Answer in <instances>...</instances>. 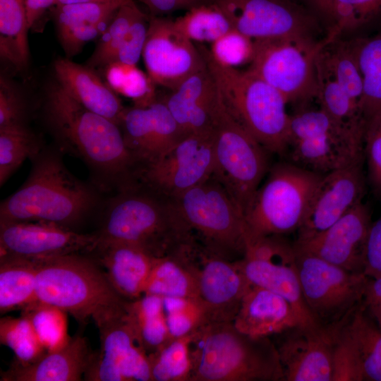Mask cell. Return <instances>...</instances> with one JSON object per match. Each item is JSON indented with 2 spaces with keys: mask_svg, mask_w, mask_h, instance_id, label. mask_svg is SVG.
Segmentation results:
<instances>
[{
  "mask_svg": "<svg viewBox=\"0 0 381 381\" xmlns=\"http://www.w3.org/2000/svg\"><path fill=\"white\" fill-rule=\"evenodd\" d=\"M45 114L62 147L87 165L100 186L118 191L137 183L139 165L118 123L85 108L57 82L47 90Z\"/></svg>",
  "mask_w": 381,
  "mask_h": 381,
  "instance_id": "6da1fadb",
  "label": "cell"
},
{
  "mask_svg": "<svg viewBox=\"0 0 381 381\" xmlns=\"http://www.w3.org/2000/svg\"><path fill=\"white\" fill-rule=\"evenodd\" d=\"M97 243L138 247L155 258L195 253L200 246L175 198L136 183L108 202Z\"/></svg>",
  "mask_w": 381,
  "mask_h": 381,
  "instance_id": "7a4b0ae2",
  "label": "cell"
},
{
  "mask_svg": "<svg viewBox=\"0 0 381 381\" xmlns=\"http://www.w3.org/2000/svg\"><path fill=\"white\" fill-rule=\"evenodd\" d=\"M32 160L26 181L1 202L0 222H43L74 229L96 207L95 191L54 151L42 150Z\"/></svg>",
  "mask_w": 381,
  "mask_h": 381,
  "instance_id": "3957f363",
  "label": "cell"
},
{
  "mask_svg": "<svg viewBox=\"0 0 381 381\" xmlns=\"http://www.w3.org/2000/svg\"><path fill=\"white\" fill-rule=\"evenodd\" d=\"M190 381H284L270 337L238 331L233 322L208 323L193 333Z\"/></svg>",
  "mask_w": 381,
  "mask_h": 381,
  "instance_id": "277c9868",
  "label": "cell"
},
{
  "mask_svg": "<svg viewBox=\"0 0 381 381\" xmlns=\"http://www.w3.org/2000/svg\"><path fill=\"white\" fill-rule=\"evenodd\" d=\"M229 114L269 152L284 156L290 115L283 95L250 69L226 67L195 43Z\"/></svg>",
  "mask_w": 381,
  "mask_h": 381,
  "instance_id": "5b68a950",
  "label": "cell"
},
{
  "mask_svg": "<svg viewBox=\"0 0 381 381\" xmlns=\"http://www.w3.org/2000/svg\"><path fill=\"white\" fill-rule=\"evenodd\" d=\"M73 253L37 260V302L85 323L97 313L123 305L104 272L91 256Z\"/></svg>",
  "mask_w": 381,
  "mask_h": 381,
  "instance_id": "8992f818",
  "label": "cell"
},
{
  "mask_svg": "<svg viewBox=\"0 0 381 381\" xmlns=\"http://www.w3.org/2000/svg\"><path fill=\"white\" fill-rule=\"evenodd\" d=\"M322 176L288 161L270 167L244 215L246 242L298 231Z\"/></svg>",
  "mask_w": 381,
  "mask_h": 381,
  "instance_id": "52a82bcc",
  "label": "cell"
},
{
  "mask_svg": "<svg viewBox=\"0 0 381 381\" xmlns=\"http://www.w3.org/2000/svg\"><path fill=\"white\" fill-rule=\"evenodd\" d=\"M364 125H347L321 108L290 115L287 161L326 174L364 157Z\"/></svg>",
  "mask_w": 381,
  "mask_h": 381,
  "instance_id": "ba28073f",
  "label": "cell"
},
{
  "mask_svg": "<svg viewBox=\"0 0 381 381\" xmlns=\"http://www.w3.org/2000/svg\"><path fill=\"white\" fill-rule=\"evenodd\" d=\"M268 151L227 111L219 93L214 121V177L245 213L270 167Z\"/></svg>",
  "mask_w": 381,
  "mask_h": 381,
  "instance_id": "9c48e42d",
  "label": "cell"
},
{
  "mask_svg": "<svg viewBox=\"0 0 381 381\" xmlns=\"http://www.w3.org/2000/svg\"><path fill=\"white\" fill-rule=\"evenodd\" d=\"M175 200L204 250L229 260L243 255L244 214L214 177L210 176Z\"/></svg>",
  "mask_w": 381,
  "mask_h": 381,
  "instance_id": "30bf717a",
  "label": "cell"
},
{
  "mask_svg": "<svg viewBox=\"0 0 381 381\" xmlns=\"http://www.w3.org/2000/svg\"><path fill=\"white\" fill-rule=\"evenodd\" d=\"M340 34L330 28L319 42L308 35L255 40L248 69L278 90L287 103L304 104L316 98L317 62L325 46Z\"/></svg>",
  "mask_w": 381,
  "mask_h": 381,
  "instance_id": "8fae6325",
  "label": "cell"
},
{
  "mask_svg": "<svg viewBox=\"0 0 381 381\" xmlns=\"http://www.w3.org/2000/svg\"><path fill=\"white\" fill-rule=\"evenodd\" d=\"M294 250L303 297L315 321L324 327L345 322L361 303L368 277Z\"/></svg>",
  "mask_w": 381,
  "mask_h": 381,
  "instance_id": "7c38bea8",
  "label": "cell"
},
{
  "mask_svg": "<svg viewBox=\"0 0 381 381\" xmlns=\"http://www.w3.org/2000/svg\"><path fill=\"white\" fill-rule=\"evenodd\" d=\"M125 304L92 318L99 330L100 347L92 354L85 380L152 381L148 354L126 318Z\"/></svg>",
  "mask_w": 381,
  "mask_h": 381,
  "instance_id": "4fadbf2b",
  "label": "cell"
},
{
  "mask_svg": "<svg viewBox=\"0 0 381 381\" xmlns=\"http://www.w3.org/2000/svg\"><path fill=\"white\" fill-rule=\"evenodd\" d=\"M234 261L252 284L286 299L301 325H318L303 297L294 245L282 236H268L248 241L243 255Z\"/></svg>",
  "mask_w": 381,
  "mask_h": 381,
  "instance_id": "5bb4252c",
  "label": "cell"
},
{
  "mask_svg": "<svg viewBox=\"0 0 381 381\" xmlns=\"http://www.w3.org/2000/svg\"><path fill=\"white\" fill-rule=\"evenodd\" d=\"M214 129L184 137L162 157L141 166L137 182L176 198L212 176Z\"/></svg>",
  "mask_w": 381,
  "mask_h": 381,
  "instance_id": "9a60e30c",
  "label": "cell"
},
{
  "mask_svg": "<svg viewBox=\"0 0 381 381\" xmlns=\"http://www.w3.org/2000/svg\"><path fill=\"white\" fill-rule=\"evenodd\" d=\"M142 57L152 82L170 90L205 66L195 43L176 28L173 19L161 16L149 18Z\"/></svg>",
  "mask_w": 381,
  "mask_h": 381,
  "instance_id": "2e32d148",
  "label": "cell"
},
{
  "mask_svg": "<svg viewBox=\"0 0 381 381\" xmlns=\"http://www.w3.org/2000/svg\"><path fill=\"white\" fill-rule=\"evenodd\" d=\"M97 235L83 234L43 222H0V256L43 260L73 253H89Z\"/></svg>",
  "mask_w": 381,
  "mask_h": 381,
  "instance_id": "e0dca14e",
  "label": "cell"
},
{
  "mask_svg": "<svg viewBox=\"0 0 381 381\" xmlns=\"http://www.w3.org/2000/svg\"><path fill=\"white\" fill-rule=\"evenodd\" d=\"M342 325H298L277 334L284 381H332L334 344Z\"/></svg>",
  "mask_w": 381,
  "mask_h": 381,
  "instance_id": "ac0fdd59",
  "label": "cell"
},
{
  "mask_svg": "<svg viewBox=\"0 0 381 381\" xmlns=\"http://www.w3.org/2000/svg\"><path fill=\"white\" fill-rule=\"evenodd\" d=\"M234 29L261 40L308 35L312 18L290 0H213Z\"/></svg>",
  "mask_w": 381,
  "mask_h": 381,
  "instance_id": "d6986e66",
  "label": "cell"
},
{
  "mask_svg": "<svg viewBox=\"0 0 381 381\" xmlns=\"http://www.w3.org/2000/svg\"><path fill=\"white\" fill-rule=\"evenodd\" d=\"M365 158L324 174L313 195L297 239L320 233L362 202L367 178Z\"/></svg>",
  "mask_w": 381,
  "mask_h": 381,
  "instance_id": "ffe728a7",
  "label": "cell"
},
{
  "mask_svg": "<svg viewBox=\"0 0 381 381\" xmlns=\"http://www.w3.org/2000/svg\"><path fill=\"white\" fill-rule=\"evenodd\" d=\"M372 224L369 207L359 202L325 230L296 239L294 247L353 272H363V253Z\"/></svg>",
  "mask_w": 381,
  "mask_h": 381,
  "instance_id": "44dd1931",
  "label": "cell"
},
{
  "mask_svg": "<svg viewBox=\"0 0 381 381\" xmlns=\"http://www.w3.org/2000/svg\"><path fill=\"white\" fill-rule=\"evenodd\" d=\"M119 125L139 168L162 157L187 135L157 99L147 107L125 108Z\"/></svg>",
  "mask_w": 381,
  "mask_h": 381,
  "instance_id": "7402d4cb",
  "label": "cell"
},
{
  "mask_svg": "<svg viewBox=\"0 0 381 381\" xmlns=\"http://www.w3.org/2000/svg\"><path fill=\"white\" fill-rule=\"evenodd\" d=\"M198 264V299L207 324L233 322L252 284L235 261L210 254L200 246Z\"/></svg>",
  "mask_w": 381,
  "mask_h": 381,
  "instance_id": "603a6c76",
  "label": "cell"
},
{
  "mask_svg": "<svg viewBox=\"0 0 381 381\" xmlns=\"http://www.w3.org/2000/svg\"><path fill=\"white\" fill-rule=\"evenodd\" d=\"M170 91L162 100L186 135L213 131L219 92L206 64Z\"/></svg>",
  "mask_w": 381,
  "mask_h": 381,
  "instance_id": "cb8c5ba5",
  "label": "cell"
},
{
  "mask_svg": "<svg viewBox=\"0 0 381 381\" xmlns=\"http://www.w3.org/2000/svg\"><path fill=\"white\" fill-rule=\"evenodd\" d=\"M89 253L104 272L114 289L126 301L143 296L157 258L134 246L97 243Z\"/></svg>",
  "mask_w": 381,
  "mask_h": 381,
  "instance_id": "d4e9b609",
  "label": "cell"
},
{
  "mask_svg": "<svg viewBox=\"0 0 381 381\" xmlns=\"http://www.w3.org/2000/svg\"><path fill=\"white\" fill-rule=\"evenodd\" d=\"M241 332L270 337L301 325L291 304L282 296L252 284L233 322Z\"/></svg>",
  "mask_w": 381,
  "mask_h": 381,
  "instance_id": "484cf974",
  "label": "cell"
},
{
  "mask_svg": "<svg viewBox=\"0 0 381 381\" xmlns=\"http://www.w3.org/2000/svg\"><path fill=\"white\" fill-rule=\"evenodd\" d=\"M93 351L82 335L71 337L61 349L47 352L27 365L12 363L1 381H78L84 377Z\"/></svg>",
  "mask_w": 381,
  "mask_h": 381,
  "instance_id": "4316f807",
  "label": "cell"
},
{
  "mask_svg": "<svg viewBox=\"0 0 381 381\" xmlns=\"http://www.w3.org/2000/svg\"><path fill=\"white\" fill-rule=\"evenodd\" d=\"M127 1L54 6L58 37L67 56L78 54L87 42L100 36Z\"/></svg>",
  "mask_w": 381,
  "mask_h": 381,
  "instance_id": "83f0119b",
  "label": "cell"
},
{
  "mask_svg": "<svg viewBox=\"0 0 381 381\" xmlns=\"http://www.w3.org/2000/svg\"><path fill=\"white\" fill-rule=\"evenodd\" d=\"M54 71L56 82L73 99L119 124L125 107L116 92L92 68L60 57L54 61Z\"/></svg>",
  "mask_w": 381,
  "mask_h": 381,
  "instance_id": "f1b7e54d",
  "label": "cell"
},
{
  "mask_svg": "<svg viewBox=\"0 0 381 381\" xmlns=\"http://www.w3.org/2000/svg\"><path fill=\"white\" fill-rule=\"evenodd\" d=\"M198 251L157 258L144 294L162 298H198Z\"/></svg>",
  "mask_w": 381,
  "mask_h": 381,
  "instance_id": "f546056e",
  "label": "cell"
},
{
  "mask_svg": "<svg viewBox=\"0 0 381 381\" xmlns=\"http://www.w3.org/2000/svg\"><path fill=\"white\" fill-rule=\"evenodd\" d=\"M126 318L147 354L155 352L172 337L169 329L164 298L152 294L126 301Z\"/></svg>",
  "mask_w": 381,
  "mask_h": 381,
  "instance_id": "4dcf8cb0",
  "label": "cell"
},
{
  "mask_svg": "<svg viewBox=\"0 0 381 381\" xmlns=\"http://www.w3.org/2000/svg\"><path fill=\"white\" fill-rule=\"evenodd\" d=\"M38 261L0 256V313L20 310L37 303Z\"/></svg>",
  "mask_w": 381,
  "mask_h": 381,
  "instance_id": "1f68e13d",
  "label": "cell"
},
{
  "mask_svg": "<svg viewBox=\"0 0 381 381\" xmlns=\"http://www.w3.org/2000/svg\"><path fill=\"white\" fill-rule=\"evenodd\" d=\"M29 30L24 0H0V56L18 71L28 64Z\"/></svg>",
  "mask_w": 381,
  "mask_h": 381,
  "instance_id": "d6a6232c",
  "label": "cell"
},
{
  "mask_svg": "<svg viewBox=\"0 0 381 381\" xmlns=\"http://www.w3.org/2000/svg\"><path fill=\"white\" fill-rule=\"evenodd\" d=\"M353 44L363 81L360 114L366 125L381 109V32Z\"/></svg>",
  "mask_w": 381,
  "mask_h": 381,
  "instance_id": "836d02e7",
  "label": "cell"
},
{
  "mask_svg": "<svg viewBox=\"0 0 381 381\" xmlns=\"http://www.w3.org/2000/svg\"><path fill=\"white\" fill-rule=\"evenodd\" d=\"M356 344L363 381H381V327L361 303L346 322Z\"/></svg>",
  "mask_w": 381,
  "mask_h": 381,
  "instance_id": "e575fe53",
  "label": "cell"
},
{
  "mask_svg": "<svg viewBox=\"0 0 381 381\" xmlns=\"http://www.w3.org/2000/svg\"><path fill=\"white\" fill-rule=\"evenodd\" d=\"M318 59L351 99L358 105L360 110L363 81L353 41H344L338 37L334 39L325 46Z\"/></svg>",
  "mask_w": 381,
  "mask_h": 381,
  "instance_id": "d590c367",
  "label": "cell"
},
{
  "mask_svg": "<svg viewBox=\"0 0 381 381\" xmlns=\"http://www.w3.org/2000/svg\"><path fill=\"white\" fill-rule=\"evenodd\" d=\"M193 334L172 338L148 354L152 381H190Z\"/></svg>",
  "mask_w": 381,
  "mask_h": 381,
  "instance_id": "8d00e7d4",
  "label": "cell"
},
{
  "mask_svg": "<svg viewBox=\"0 0 381 381\" xmlns=\"http://www.w3.org/2000/svg\"><path fill=\"white\" fill-rule=\"evenodd\" d=\"M174 20L176 28L194 43H212L232 28L222 10L214 2L195 6Z\"/></svg>",
  "mask_w": 381,
  "mask_h": 381,
  "instance_id": "74e56055",
  "label": "cell"
},
{
  "mask_svg": "<svg viewBox=\"0 0 381 381\" xmlns=\"http://www.w3.org/2000/svg\"><path fill=\"white\" fill-rule=\"evenodd\" d=\"M0 342L14 353L13 363L27 365L35 363L47 353L30 320L20 317H2L0 319Z\"/></svg>",
  "mask_w": 381,
  "mask_h": 381,
  "instance_id": "f35d334b",
  "label": "cell"
},
{
  "mask_svg": "<svg viewBox=\"0 0 381 381\" xmlns=\"http://www.w3.org/2000/svg\"><path fill=\"white\" fill-rule=\"evenodd\" d=\"M42 150L40 139L26 126L0 130L1 186L25 159H33Z\"/></svg>",
  "mask_w": 381,
  "mask_h": 381,
  "instance_id": "ab89813d",
  "label": "cell"
},
{
  "mask_svg": "<svg viewBox=\"0 0 381 381\" xmlns=\"http://www.w3.org/2000/svg\"><path fill=\"white\" fill-rule=\"evenodd\" d=\"M319 58V57H318ZM318 92L320 108L336 121L347 125H364L359 107L338 84L329 71L317 62Z\"/></svg>",
  "mask_w": 381,
  "mask_h": 381,
  "instance_id": "60d3db41",
  "label": "cell"
},
{
  "mask_svg": "<svg viewBox=\"0 0 381 381\" xmlns=\"http://www.w3.org/2000/svg\"><path fill=\"white\" fill-rule=\"evenodd\" d=\"M143 13L133 0H128L99 36L97 47L89 58L87 66L107 67L116 60L121 42L135 19Z\"/></svg>",
  "mask_w": 381,
  "mask_h": 381,
  "instance_id": "b9f144b4",
  "label": "cell"
},
{
  "mask_svg": "<svg viewBox=\"0 0 381 381\" xmlns=\"http://www.w3.org/2000/svg\"><path fill=\"white\" fill-rule=\"evenodd\" d=\"M106 71L109 87L132 99L135 106L147 107L157 99L156 85L136 65L113 62L106 67Z\"/></svg>",
  "mask_w": 381,
  "mask_h": 381,
  "instance_id": "7bdbcfd3",
  "label": "cell"
},
{
  "mask_svg": "<svg viewBox=\"0 0 381 381\" xmlns=\"http://www.w3.org/2000/svg\"><path fill=\"white\" fill-rule=\"evenodd\" d=\"M66 313L58 308L35 303L22 310L32 323L47 352L59 350L70 340L67 334Z\"/></svg>",
  "mask_w": 381,
  "mask_h": 381,
  "instance_id": "ee69618b",
  "label": "cell"
},
{
  "mask_svg": "<svg viewBox=\"0 0 381 381\" xmlns=\"http://www.w3.org/2000/svg\"><path fill=\"white\" fill-rule=\"evenodd\" d=\"M167 321L172 338L192 334L207 324L204 308L195 298H164Z\"/></svg>",
  "mask_w": 381,
  "mask_h": 381,
  "instance_id": "f6af8a7d",
  "label": "cell"
},
{
  "mask_svg": "<svg viewBox=\"0 0 381 381\" xmlns=\"http://www.w3.org/2000/svg\"><path fill=\"white\" fill-rule=\"evenodd\" d=\"M381 17V0H332V25L340 34Z\"/></svg>",
  "mask_w": 381,
  "mask_h": 381,
  "instance_id": "bcb514c9",
  "label": "cell"
},
{
  "mask_svg": "<svg viewBox=\"0 0 381 381\" xmlns=\"http://www.w3.org/2000/svg\"><path fill=\"white\" fill-rule=\"evenodd\" d=\"M346 322L339 327L335 337L332 381H363L359 355Z\"/></svg>",
  "mask_w": 381,
  "mask_h": 381,
  "instance_id": "7dc6e473",
  "label": "cell"
},
{
  "mask_svg": "<svg viewBox=\"0 0 381 381\" xmlns=\"http://www.w3.org/2000/svg\"><path fill=\"white\" fill-rule=\"evenodd\" d=\"M209 49L214 60L221 65L237 68L252 62L255 44V40L232 28L211 43Z\"/></svg>",
  "mask_w": 381,
  "mask_h": 381,
  "instance_id": "c3c4849f",
  "label": "cell"
},
{
  "mask_svg": "<svg viewBox=\"0 0 381 381\" xmlns=\"http://www.w3.org/2000/svg\"><path fill=\"white\" fill-rule=\"evenodd\" d=\"M364 157L367 182L375 195L381 199V109L365 125Z\"/></svg>",
  "mask_w": 381,
  "mask_h": 381,
  "instance_id": "681fc988",
  "label": "cell"
},
{
  "mask_svg": "<svg viewBox=\"0 0 381 381\" xmlns=\"http://www.w3.org/2000/svg\"><path fill=\"white\" fill-rule=\"evenodd\" d=\"M25 126V107L20 94L8 79L0 78V130Z\"/></svg>",
  "mask_w": 381,
  "mask_h": 381,
  "instance_id": "f907efd6",
  "label": "cell"
},
{
  "mask_svg": "<svg viewBox=\"0 0 381 381\" xmlns=\"http://www.w3.org/2000/svg\"><path fill=\"white\" fill-rule=\"evenodd\" d=\"M149 18L143 12L133 22L118 51L114 62L136 65L143 55L147 39Z\"/></svg>",
  "mask_w": 381,
  "mask_h": 381,
  "instance_id": "816d5d0a",
  "label": "cell"
},
{
  "mask_svg": "<svg viewBox=\"0 0 381 381\" xmlns=\"http://www.w3.org/2000/svg\"><path fill=\"white\" fill-rule=\"evenodd\" d=\"M363 272L368 277L381 276V217L372 222L364 245Z\"/></svg>",
  "mask_w": 381,
  "mask_h": 381,
  "instance_id": "f5cc1de1",
  "label": "cell"
},
{
  "mask_svg": "<svg viewBox=\"0 0 381 381\" xmlns=\"http://www.w3.org/2000/svg\"><path fill=\"white\" fill-rule=\"evenodd\" d=\"M153 16H162L177 11H188L195 6L212 3L213 0H138Z\"/></svg>",
  "mask_w": 381,
  "mask_h": 381,
  "instance_id": "db71d44e",
  "label": "cell"
},
{
  "mask_svg": "<svg viewBox=\"0 0 381 381\" xmlns=\"http://www.w3.org/2000/svg\"><path fill=\"white\" fill-rule=\"evenodd\" d=\"M362 303L368 313L381 327V276L368 277Z\"/></svg>",
  "mask_w": 381,
  "mask_h": 381,
  "instance_id": "11a10c76",
  "label": "cell"
},
{
  "mask_svg": "<svg viewBox=\"0 0 381 381\" xmlns=\"http://www.w3.org/2000/svg\"><path fill=\"white\" fill-rule=\"evenodd\" d=\"M56 0H24L29 28L31 29Z\"/></svg>",
  "mask_w": 381,
  "mask_h": 381,
  "instance_id": "9f6ffc18",
  "label": "cell"
},
{
  "mask_svg": "<svg viewBox=\"0 0 381 381\" xmlns=\"http://www.w3.org/2000/svg\"><path fill=\"white\" fill-rule=\"evenodd\" d=\"M320 17L332 23V0H306Z\"/></svg>",
  "mask_w": 381,
  "mask_h": 381,
  "instance_id": "6f0895ef",
  "label": "cell"
},
{
  "mask_svg": "<svg viewBox=\"0 0 381 381\" xmlns=\"http://www.w3.org/2000/svg\"><path fill=\"white\" fill-rule=\"evenodd\" d=\"M127 0H56L54 5H64L71 4H83V3H104L111 1H126Z\"/></svg>",
  "mask_w": 381,
  "mask_h": 381,
  "instance_id": "680465c9",
  "label": "cell"
}]
</instances>
